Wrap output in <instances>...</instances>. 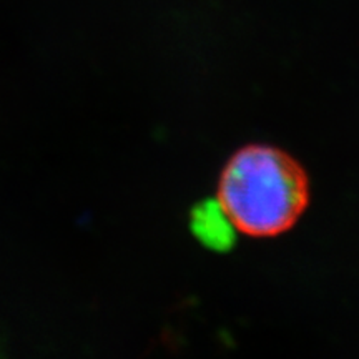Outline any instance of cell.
Listing matches in <instances>:
<instances>
[{"mask_svg":"<svg viewBox=\"0 0 359 359\" xmlns=\"http://www.w3.org/2000/svg\"><path fill=\"white\" fill-rule=\"evenodd\" d=\"M217 200L236 231L273 238L291 230L308 208L309 180L286 151L248 145L224 165Z\"/></svg>","mask_w":359,"mask_h":359,"instance_id":"6da1fadb","label":"cell"},{"mask_svg":"<svg viewBox=\"0 0 359 359\" xmlns=\"http://www.w3.org/2000/svg\"><path fill=\"white\" fill-rule=\"evenodd\" d=\"M191 231L210 250L224 251L235 243V231L230 218L223 212L218 200H206L191 212Z\"/></svg>","mask_w":359,"mask_h":359,"instance_id":"7a4b0ae2","label":"cell"}]
</instances>
